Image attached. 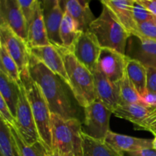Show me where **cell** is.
I'll return each mask as SVG.
<instances>
[{"instance_id": "cell-32", "label": "cell", "mask_w": 156, "mask_h": 156, "mask_svg": "<svg viewBox=\"0 0 156 156\" xmlns=\"http://www.w3.org/2000/svg\"><path fill=\"white\" fill-rule=\"evenodd\" d=\"M0 117L4 119L6 123L10 125H15L16 123V120L14 117L13 114H12L7 104L2 97H0Z\"/></svg>"}, {"instance_id": "cell-28", "label": "cell", "mask_w": 156, "mask_h": 156, "mask_svg": "<svg viewBox=\"0 0 156 156\" xmlns=\"http://www.w3.org/2000/svg\"><path fill=\"white\" fill-rule=\"evenodd\" d=\"M120 91V105L140 104V95L130 82L126 73L118 82Z\"/></svg>"}, {"instance_id": "cell-8", "label": "cell", "mask_w": 156, "mask_h": 156, "mask_svg": "<svg viewBox=\"0 0 156 156\" xmlns=\"http://www.w3.org/2000/svg\"><path fill=\"white\" fill-rule=\"evenodd\" d=\"M0 44L4 46L18 65L21 74L29 72L30 51L27 42L16 34L9 26L0 23Z\"/></svg>"}, {"instance_id": "cell-36", "label": "cell", "mask_w": 156, "mask_h": 156, "mask_svg": "<svg viewBox=\"0 0 156 156\" xmlns=\"http://www.w3.org/2000/svg\"><path fill=\"white\" fill-rule=\"evenodd\" d=\"M139 1L150 13L156 17V0H139Z\"/></svg>"}, {"instance_id": "cell-3", "label": "cell", "mask_w": 156, "mask_h": 156, "mask_svg": "<svg viewBox=\"0 0 156 156\" xmlns=\"http://www.w3.org/2000/svg\"><path fill=\"white\" fill-rule=\"evenodd\" d=\"M88 31L96 37L101 48H108L126 55L130 35L112 12L103 5L101 15L90 24Z\"/></svg>"}, {"instance_id": "cell-24", "label": "cell", "mask_w": 156, "mask_h": 156, "mask_svg": "<svg viewBox=\"0 0 156 156\" xmlns=\"http://www.w3.org/2000/svg\"><path fill=\"white\" fill-rule=\"evenodd\" d=\"M82 33V31L79 29L76 21L66 12H64L59 31L63 47L72 51L76 41Z\"/></svg>"}, {"instance_id": "cell-1", "label": "cell", "mask_w": 156, "mask_h": 156, "mask_svg": "<svg viewBox=\"0 0 156 156\" xmlns=\"http://www.w3.org/2000/svg\"><path fill=\"white\" fill-rule=\"evenodd\" d=\"M29 73L41 88L52 114L66 120L79 119L78 111L67 90L68 85L32 54L29 62Z\"/></svg>"}, {"instance_id": "cell-9", "label": "cell", "mask_w": 156, "mask_h": 156, "mask_svg": "<svg viewBox=\"0 0 156 156\" xmlns=\"http://www.w3.org/2000/svg\"><path fill=\"white\" fill-rule=\"evenodd\" d=\"M101 49L95 37L87 30L81 34L72 52L75 57L92 73L98 67Z\"/></svg>"}, {"instance_id": "cell-22", "label": "cell", "mask_w": 156, "mask_h": 156, "mask_svg": "<svg viewBox=\"0 0 156 156\" xmlns=\"http://www.w3.org/2000/svg\"><path fill=\"white\" fill-rule=\"evenodd\" d=\"M126 73L140 96L147 91V69L138 60L126 56Z\"/></svg>"}, {"instance_id": "cell-4", "label": "cell", "mask_w": 156, "mask_h": 156, "mask_svg": "<svg viewBox=\"0 0 156 156\" xmlns=\"http://www.w3.org/2000/svg\"><path fill=\"white\" fill-rule=\"evenodd\" d=\"M52 152L59 156H83L82 125L79 119L51 114Z\"/></svg>"}, {"instance_id": "cell-2", "label": "cell", "mask_w": 156, "mask_h": 156, "mask_svg": "<svg viewBox=\"0 0 156 156\" xmlns=\"http://www.w3.org/2000/svg\"><path fill=\"white\" fill-rule=\"evenodd\" d=\"M57 49L63 59L69 79L70 90L78 104L85 108L97 99L94 76L75 57L71 50L65 47Z\"/></svg>"}, {"instance_id": "cell-38", "label": "cell", "mask_w": 156, "mask_h": 156, "mask_svg": "<svg viewBox=\"0 0 156 156\" xmlns=\"http://www.w3.org/2000/svg\"><path fill=\"white\" fill-rule=\"evenodd\" d=\"M46 156H59V155H58L57 154L54 153V152H52V151H48Z\"/></svg>"}, {"instance_id": "cell-13", "label": "cell", "mask_w": 156, "mask_h": 156, "mask_svg": "<svg viewBox=\"0 0 156 156\" xmlns=\"http://www.w3.org/2000/svg\"><path fill=\"white\" fill-rule=\"evenodd\" d=\"M126 55L115 50L102 48L98 62V68L112 82L118 83L126 73Z\"/></svg>"}, {"instance_id": "cell-26", "label": "cell", "mask_w": 156, "mask_h": 156, "mask_svg": "<svg viewBox=\"0 0 156 156\" xmlns=\"http://www.w3.org/2000/svg\"><path fill=\"white\" fill-rule=\"evenodd\" d=\"M9 125L18 145L21 156H46L48 150L42 142H37L34 144L29 146L24 141L15 125Z\"/></svg>"}, {"instance_id": "cell-16", "label": "cell", "mask_w": 156, "mask_h": 156, "mask_svg": "<svg viewBox=\"0 0 156 156\" xmlns=\"http://www.w3.org/2000/svg\"><path fill=\"white\" fill-rule=\"evenodd\" d=\"M97 99L111 111L120 105V91L118 83L110 81L98 68L92 73Z\"/></svg>"}, {"instance_id": "cell-12", "label": "cell", "mask_w": 156, "mask_h": 156, "mask_svg": "<svg viewBox=\"0 0 156 156\" xmlns=\"http://www.w3.org/2000/svg\"><path fill=\"white\" fill-rule=\"evenodd\" d=\"M126 56L141 62L146 68H156V41L141 37L130 36Z\"/></svg>"}, {"instance_id": "cell-19", "label": "cell", "mask_w": 156, "mask_h": 156, "mask_svg": "<svg viewBox=\"0 0 156 156\" xmlns=\"http://www.w3.org/2000/svg\"><path fill=\"white\" fill-rule=\"evenodd\" d=\"M27 44L30 48L50 45L44 23L41 1L38 2L34 16L28 27Z\"/></svg>"}, {"instance_id": "cell-33", "label": "cell", "mask_w": 156, "mask_h": 156, "mask_svg": "<svg viewBox=\"0 0 156 156\" xmlns=\"http://www.w3.org/2000/svg\"><path fill=\"white\" fill-rule=\"evenodd\" d=\"M140 104L148 108H156V94L147 91L143 95L140 96Z\"/></svg>"}, {"instance_id": "cell-17", "label": "cell", "mask_w": 156, "mask_h": 156, "mask_svg": "<svg viewBox=\"0 0 156 156\" xmlns=\"http://www.w3.org/2000/svg\"><path fill=\"white\" fill-rule=\"evenodd\" d=\"M152 140L129 136L123 134L116 133L110 130L105 141L114 149L123 153L140 150L147 148H152Z\"/></svg>"}, {"instance_id": "cell-40", "label": "cell", "mask_w": 156, "mask_h": 156, "mask_svg": "<svg viewBox=\"0 0 156 156\" xmlns=\"http://www.w3.org/2000/svg\"><path fill=\"white\" fill-rule=\"evenodd\" d=\"M153 21H154V22H155V24H156V17H155V18H154V20H153Z\"/></svg>"}, {"instance_id": "cell-5", "label": "cell", "mask_w": 156, "mask_h": 156, "mask_svg": "<svg viewBox=\"0 0 156 156\" xmlns=\"http://www.w3.org/2000/svg\"><path fill=\"white\" fill-rule=\"evenodd\" d=\"M21 79L25 88L41 142L47 150L52 151V113L48 103L40 87L31 79L29 72L21 74Z\"/></svg>"}, {"instance_id": "cell-25", "label": "cell", "mask_w": 156, "mask_h": 156, "mask_svg": "<svg viewBox=\"0 0 156 156\" xmlns=\"http://www.w3.org/2000/svg\"><path fill=\"white\" fill-rule=\"evenodd\" d=\"M0 152L1 156H21L9 125L0 117Z\"/></svg>"}, {"instance_id": "cell-29", "label": "cell", "mask_w": 156, "mask_h": 156, "mask_svg": "<svg viewBox=\"0 0 156 156\" xmlns=\"http://www.w3.org/2000/svg\"><path fill=\"white\" fill-rule=\"evenodd\" d=\"M20 6H21V11L24 15V18L27 21V32H28V27L34 16L35 11H36L37 6L39 1L37 0H18Z\"/></svg>"}, {"instance_id": "cell-30", "label": "cell", "mask_w": 156, "mask_h": 156, "mask_svg": "<svg viewBox=\"0 0 156 156\" xmlns=\"http://www.w3.org/2000/svg\"><path fill=\"white\" fill-rule=\"evenodd\" d=\"M133 16L136 21L138 24L146 21H153L154 16L152 13L149 12L139 0H135L133 5Z\"/></svg>"}, {"instance_id": "cell-15", "label": "cell", "mask_w": 156, "mask_h": 156, "mask_svg": "<svg viewBox=\"0 0 156 156\" xmlns=\"http://www.w3.org/2000/svg\"><path fill=\"white\" fill-rule=\"evenodd\" d=\"M30 54L39 59L53 73L58 75L69 87L70 86L63 59L60 52L56 47L50 44L44 47H32L30 48Z\"/></svg>"}, {"instance_id": "cell-7", "label": "cell", "mask_w": 156, "mask_h": 156, "mask_svg": "<svg viewBox=\"0 0 156 156\" xmlns=\"http://www.w3.org/2000/svg\"><path fill=\"white\" fill-rule=\"evenodd\" d=\"M15 120V127L27 145L30 146L37 142L41 141L23 84L20 85L19 101L17 108Z\"/></svg>"}, {"instance_id": "cell-35", "label": "cell", "mask_w": 156, "mask_h": 156, "mask_svg": "<svg viewBox=\"0 0 156 156\" xmlns=\"http://www.w3.org/2000/svg\"><path fill=\"white\" fill-rule=\"evenodd\" d=\"M125 154H126L127 156H156V150L153 148H147Z\"/></svg>"}, {"instance_id": "cell-21", "label": "cell", "mask_w": 156, "mask_h": 156, "mask_svg": "<svg viewBox=\"0 0 156 156\" xmlns=\"http://www.w3.org/2000/svg\"><path fill=\"white\" fill-rule=\"evenodd\" d=\"M20 85L0 70V97L4 99L15 118L19 101Z\"/></svg>"}, {"instance_id": "cell-10", "label": "cell", "mask_w": 156, "mask_h": 156, "mask_svg": "<svg viewBox=\"0 0 156 156\" xmlns=\"http://www.w3.org/2000/svg\"><path fill=\"white\" fill-rule=\"evenodd\" d=\"M44 23L50 44L57 48L64 47L60 38V26L64 10L59 0H45L41 2Z\"/></svg>"}, {"instance_id": "cell-39", "label": "cell", "mask_w": 156, "mask_h": 156, "mask_svg": "<svg viewBox=\"0 0 156 156\" xmlns=\"http://www.w3.org/2000/svg\"><path fill=\"white\" fill-rule=\"evenodd\" d=\"M152 148L156 150V136H155L154 140H152Z\"/></svg>"}, {"instance_id": "cell-27", "label": "cell", "mask_w": 156, "mask_h": 156, "mask_svg": "<svg viewBox=\"0 0 156 156\" xmlns=\"http://www.w3.org/2000/svg\"><path fill=\"white\" fill-rule=\"evenodd\" d=\"M0 59H1L0 70L7 74L18 85H21L22 82H21V73L18 65L7 51L5 47L1 44H0Z\"/></svg>"}, {"instance_id": "cell-23", "label": "cell", "mask_w": 156, "mask_h": 156, "mask_svg": "<svg viewBox=\"0 0 156 156\" xmlns=\"http://www.w3.org/2000/svg\"><path fill=\"white\" fill-rule=\"evenodd\" d=\"M150 112L151 108H146L140 104H126L119 105L113 111V114L137 126L147 118Z\"/></svg>"}, {"instance_id": "cell-14", "label": "cell", "mask_w": 156, "mask_h": 156, "mask_svg": "<svg viewBox=\"0 0 156 156\" xmlns=\"http://www.w3.org/2000/svg\"><path fill=\"white\" fill-rule=\"evenodd\" d=\"M135 0H102V5H106L114 13L120 24L130 36L141 37L139 24L133 16V5Z\"/></svg>"}, {"instance_id": "cell-11", "label": "cell", "mask_w": 156, "mask_h": 156, "mask_svg": "<svg viewBox=\"0 0 156 156\" xmlns=\"http://www.w3.org/2000/svg\"><path fill=\"white\" fill-rule=\"evenodd\" d=\"M0 23H4L9 26L18 36L27 43V21L18 0L0 1Z\"/></svg>"}, {"instance_id": "cell-20", "label": "cell", "mask_w": 156, "mask_h": 156, "mask_svg": "<svg viewBox=\"0 0 156 156\" xmlns=\"http://www.w3.org/2000/svg\"><path fill=\"white\" fill-rule=\"evenodd\" d=\"M83 156H124L125 153L114 149L105 140H97L81 133Z\"/></svg>"}, {"instance_id": "cell-34", "label": "cell", "mask_w": 156, "mask_h": 156, "mask_svg": "<svg viewBox=\"0 0 156 156\" xmlns=\"http://www.w3.org/2000/svg\"><path fill=\"white\" fill-rule=\"evenodd\" d=\"M147 69V91L156 94V68Z\"/></svg>"}, {"instance_id": "cell-31", "label": "cell", "mask_w": 156, "mask_h": 156, "mask_svg": "<svg viewBox=\"0 0 156 156\" xmlns=\"http://www.w3.org/2000/svg\"><path fill=\"white\" fill-rule=\"evenodd\" d=\"M139 28L143 36L156 41V24L154 21L141 23L139 24Z\"/></svg>"}, {"instance_id": "cell-37", "label": "cell", "mask_w": 156, "mask_h": 156, "mask_svg": "<svg viewBox=\"0 0 156 156\" xmlns=\"http://www.w3.org/2000/svg\"><path fill=\"white\" fill-rule=\"evenodd\" d=\"M145 131H149V132L152 133L155 136H156V121L152 123L149 126H148L145 129Z\"/></svg>"}, {"instance_id": "cell-18", "label": "cell", "mask_w": 156, "mask_h": 156, "mask_svg": "<svg viewBox=\"0 0 156 156\" xmlns=\"http://www.w3.org/2000/svg\"><path fill=\"white\" fill-rule=\"evenodd\" d=\"M64 12L72 17L82 32L88 30L90 24L95 20L89 6V2L69 0L64 2Z\"/></svg>"}, {"instance_id": "cell-6", "label": "cell", "mask_w": 156, "mask_h": 156, "mask_svg": "<svg viewBox=\"0 0 156 156\" xmlns=\"http://www.w3.org/2000/svg\"><path fill=\"white\" fill-rule=\"evenodd\" d=\"M84 109L85 127L84 132L92 138L105 140L110 132L109 123L112 111L98 99Z\"/></svg>"}]
</instances>
